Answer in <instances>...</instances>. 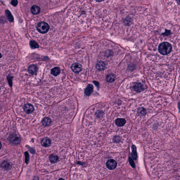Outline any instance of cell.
Instances as JSON below:
<instances>
[{
	"mask_svg": "<svg viewBox=\"0 0 180 180\" xmlns=\"http://www.w3.org/2000/svg\"><path fill=\"white\" fill-rule=\"evenodd\" d=\"M1 167L4 170H9L11 168V165L9 162L7 161H4L1 165Z\"/></svg>",
	"mask_w": 180,
	"mask_h": 180,
	"instance_id": "8fae6325",
	"label": "cell"
},
{
	"mask_svg": "<svg viewBox=\"0 0 180 180\" xmlns=\"http://www.w3.org/2000/svg\"><path fill=\"white\" fill-rule=\"evenodd\" d=\"M25 162L26 163L28 164L29 162V154L27 152H25Z\"/></svg>",
	"mask_w": 180,
	"mask_h": 180,
	"instance_id": "603a6c76",
	"label": "cell"
},
{
	"mask_svg": "<svg viewBox=\"0 0 180 180\" xmlns=\"http://www.w3.org/2000/svg\"><path fill=\"white\" fill-rule=\"evenodd\" d=\"M134 89L135 91L137 93H140L144 90V87L141 83H136L134 86Z\"/></svg>",
	"mask_w": 180,
	"mask_h": 180,
	"instance_id": "9c48e42d",
	"label": "cell"
},
{
	"mask_svg": "<svg viewBox=\"0 0 180 180\" xmlns=\"http://www.w3.org/2000/svg\"><path fill=\"white\" fill-rule=\"evenodd\" d=\"M2 57V54H1V53H0V59H1V58Z\"/></svg>",
	"mask_w": 180,
	"mask_h": 180,
	"instance_id": "83f0119b",
	"label": "cell"
},
{
	"mask_svg": "<svg viewBox=\"0 0 180 180\" xmlns=\"http://www.w3.org/2000/svg\"><path fill=\"white\" fill-rule=\"evenodd\" d=\"M44 180H69L68 172L62 170L48 174Z\"/></svg>",
	"mask_w": 180,
	"mask_h": 180,
	"instance_id": "3957f363",
	"label": "cell"
},
{
	"mask_svg": "<svg viewBox=\"0 0 180 180\" xmlns=\"http://www.w3.org/2000/svg\"><path fill=\"white\" fill-rule=\"evenodd\" d=\"M31 11L33 14H38L40 11V8L37 5H34L32 7Z\"/></svg>",
	"mask_w": 180,
	"mask_h": 180,
	"instance_id": "2e32d148",
	"label": "cell"
},
{
	"mask_svg": "<svg viewBox=\"0 0 180 180\" xmlns=\"http://www.w3.org/2000/svg\"><path fill=\"white\" fill-rule=\"evenodd\" d=\"M10 142L14 145L19 144L21 142L20 137L16 134H12L9 137Z\"/></svg>",
	"mask_w": 180,
	"mask_h": 180,
	"instance_id": "8992f818",
	"label": "cell"
},
{
	"mask_svg": "<svg viewBox=\"0 0 180 180\" xmlns=\"http://www.w3.org/2000/svg\"><path fill=\"white\" fill-rule=\"evenodd\" d=\"M30 47L33 49L38 48L39 47L38 43L34 41H31L30 42Z\"/></svg>",
	"mask_w": 180,
	"mask_h": 180,
	"instance_id": "ffe728a7",
	"label": "cell"
},
{
	"mask_svg": "<svg viewBox=\"0 0 180 180\" xmlns=\"http://www.w3.org/2000/svg\"><path fill=\"white\" fill-rule=\"evenodd\" d=\"M51 123V120L48 117H46L44 118L42 122L43 125L45 126H48L50 125Z\"/></svg>",
	"mask_w": 180,
	"mask_h": 180,
	"instance_id": "44dd1931",
	"label": "cell"
},
{
	"mask_svg": "<svg viewBox=\"0 0 180 180\" xmlns=\"http://www.w3.org/2000/svg\"><path fill=\"white\" fill-rule=\"evenodd\" d=\"M1 147H2L1 143H0V149H1Z\"/></svg>",
	"mask_w": 180,
	"mask_h": 180,
	"instance_id": "4316f807",
	"label": "cell"
},
{
	"mask_svg": "<svg viewBox=\"0 0 180 180\" xmlns=\"http://www.w3.org/2000/svg\"><path fill=\"white\" fill-rule=\"evenodd\" d=\"M118 166L117 158L109 155H101L93 159L89 166L90 179L101 178L116 169Z\"/></svg>",
	"mask_w": 180,
	"mask_h": 180,
	"instance_id": "6da1fadb",
	"label": "cell"
},
{
	"mask_svg": "<svg viewBox=\"0 0 180 180\" xmlns=\"http://www.w3.org/2000/svg\"><path fill=\"white\" fill-rule=\"evenodd\" d=\"M93 90V86L92 85H88L87 87L85 89V93L87 96L90 95L92 93Z\"/></svg>",
	"mask_w": 180,
	"mask_h": 180,
	"instance_id": "4fadbf2b",
	"label": "cell"
},
{
	"mask_svg": "<svg viewBox=\"0 0 180 180\" xmlns=\"http://www.w3.org/2000/svg\"><path fill=\"white\" fill-rule=\"evenodd\" d=\"M24 110L27 113H31L34 111V107L31 105L27 104L24 106Z\"/></svg>",
	"mask_w": 180,
	"mask_h": 180,
	"instance_id": "30bf717a",
	"label": "cell"
},
{
	"mask_svg": "<svg viewBox=\"0 0 180 180\" xmlns=\"http://www.w3.org/2000/svg\"><path fill=\"white\" fill-rule=\"evenodd\" d=\"M18 2L16 0H13L11 2V4L13 6H16L17 5Z\"/></svg>",
	"mask_w": 180,
	"mask_h": 180,
	"instance_id": "d4e9b609",
	"label": "cell"
},
{
	"mask_svg": "<svg viewBox=\"0 0 180 180\" xmlns=\"http://www.w3.org/2000/svg\"><path fill=\"white\" fill-rule=\"evenodd\" d=\"M96 68L98 70H104L106 68L105 63L104 62L100 61L97 63L96 65Z\"/></svg>",
	"mask_w": 180,
	"mask_h": 180,
	"instance_id": "5bb4252c",
	"label": "cell"
},
{
	"mask_svg": "<svg viewBox=\"0 0 180 180\" xmlns=\"http://www.w3.org/2000/svg\"><path fill=\"white\" fill-rule=\"evenodd\" d=\"M71 180H88L85 172L79 166L73 167L71 172Z\"/></svg>",
	"mask_w": 180,
	"mask_h": 180,
	"instance_id": "7a4b0ae2",
	"label": "cell"
},
{
	"mask_svg": "<svg viewBox=\"0 0 180 180\" xmlns=\"http://www.w3.org/2000/svg\"><path fill=\"white\" fill-rule=\"evenodd\" d=\"M138 111H139L138 112H139V113L140 114V115H143L145 113V110L143 108H141V109H139Z\"/></svg>",
	"mask_w": 180,
	"mask_h": 180,
	"instance_id": "cb8c5ba5",
	"label": "cell"
},
{
	"mask_svg": "<svg viewBox=\"0 0 180 180\" xmlns=\"http://www.w3.org/2000/svg\"><path fill=\"white\" fill-rule=\"evenodd\" d=\"M133 151H132V156L133 157L134 159H135L136 158V148L134 146H133Z\"/></svg>",
	"mask_w": 180,
	"mask_h": 180,
	"instance_id": "7402d4cb",
	"label": "cell"
},
{
	"mask_svg": "<svg viewBox=\"0 0 180 180\" xmlns=\"http://www.w3.org/2000/svg\"><path fill=\"white\" fill-rule=\"evenodd\" d=\"M37 67L36 66L34 65H31L29 67L28 71L29 73L31 74H35L37 71Z\"/></svg>",
	"mask_w": 180,
	"mask_h": 180,
	"instance_id": "9a60e30c",
	"label": "cell"
},
{
	"mask_svg": "<svg viewBox=\"0 0 180 180\" xmlns=\"http://www.w3.org/2000/svg\"><path fill=\"white\" fill-rule=\"evenodd\" d=\"M82 69V66L79 63H74L71 66V69L75 73H78L80 72Z\"/></svg>",
	"mask_w": 180,
	"mask_h": 180,
	"instance_id": "52a82bcc",
	"label": "cell"
},
{
	"mask_svg": "<svg viewBox=\"0 0 180 180\" xmlns=\"http://www.w3.org/2000/svg\"><path fill=\"white\" fill-rule=\"evenodd\" d=\"M37 30L40 33H47L49 29V26L47 23L45 22H41L38 24L37 27Z\"/></svg>",
	"mask_w": 180,
	"mask_h": 180,
	"instance_id": "5b68a950",
	"label": "cell"
},
{
	"mask_svg": "<svg viewBox=\"0 0 180 180\" xmlns=\"http://www.w3.org/2000/svg\"><path fill=\"white\" fill-rule=\"evenodd\" d=\"M172 50V46L169 42H162L159 44L158 47L159 52L163 55H166L170 54Z\"/></svg>",
	"mask_w": 180,
	"mask_h": 180,
	"instance_id": "277c9868",
	"label": "cell"
},
{
	"mask_svg": "<svg viewBox=\"0 0 180 180\" xmlns=\"http://www.w3.org/2000/svg\"><path fill=\"white\" fill-rule=\"evenodd\" d=\"M115 78V76L114 75L110 74L107 76L106 80L108 82H112L114 81Z\"/></svg>",
	"mask_w": 180,
	"mask_h": 180,
	"instance_id": "ac0fdd59",
	"label": "cell"
},
{
	"mask_svg": "<svg viewBox=\"0 0 180 180\" xmlns=\"http://www.w3.org/2000/svg\"><path fill=\"white\" fill-rule=\"evenodd\" d=\"M5 13H6V16L7 18L10 22H12L14 20V18L12 14L8 10H6L5 11Z\"/></svg>",
	"mask_w": 180,
	"mask_h": 180,
	"instance_id": "d6986e66",
	"label": "cell"
},
{
	"mask_svg": "<svg viewBox=\"0 0 180 180\" xmlns=\"http://www.w3.org/2000/svg\"><path fill=\"white\" fill-rule=\"evenodd\" d=\"M94 83L97 86L99 85V83L98 82H96V81H94Z\"/></svg>",
	"mask_w": 180,
	"mask_h": 180,
	"instance_id": "484cf974",
	"label": "cell"
},
{
	"mask_svg": "<svg viewBox=\"0 0 180 180\" xmlns=\"http://www.w3.org/2000/svg\"><path fill=\"white\" fill-rule=\"evenodd\" d=\"M115 124L117 126L122 127L126 124V120L124 118H118L115 120Z\"/></svg>",
	"mask_w": 180,
	"mask_h": 180,
	"instance_id": "7c38bea8",
	"label": "cell"
},
{
	"mask_svg": "<svg viewBox=\"0 0 180 180\" xmlns=\"http://www.w3.org/2000/svg\"><path fill=\"white\" fill-rule=\"evenodd\" d=\"M51 140L47 137H46L41 141L42 145L45 147H49L51 145Z\"/></svg>",
	"mask_w": 180,
	"mask_h": 180,
	"instance_id": "ba28073f",
	"label": "cell"
},
{
	"mask_svg": "<svg viewBox=\"0 0 180 180\" xmlns=\"http://www.w3.org/2000/svg\"><path fill=\"white\" fill-rule=\"evenodd\" d=\"M60 73L59 68L57 67L54 68L51 70V73L52 75L55 76H57Z\"/></svg>",
	"mask_w": 180,
	"mask_h": 180,
	"instance_id": "e0dca14e",
	"label": "cell"
}]
</instances>
